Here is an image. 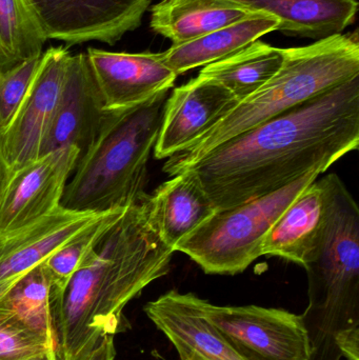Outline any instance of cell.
<instances>
[{
  "instance_id": "6da1fadb",
  "label": "cell",
  "mask_w": 359,
  "mask_h": 360,
  "mask_svg": "<svg viewBox=\"0 0 359 360\" xmlns=\"http://www.w3.org/2000/svg\"><path fill=\"white\" fill-rule=\"evenodd\" d=\"M358 147L359 75L221 143L183 172H193L225 210L318 167L328 170Z\"/></svg>"
},
{
  "instance_id": "7a4b0ae2",
  "label": "cell",
  "mask_w": 359,
  "mask_h": 360,
  "mask_svg": "<svg viewBox=\"0 0 359 360\" xmlns=\"http://www.w3.org/2000/svg\"><path fill=\"white\" fill-rule=\"evenodd\" d=\"M173 254L152 219L150 194L126 207L65 289L50 290L57 360H86L103 340L126 331V304L168 274Z\"/></svg>"
},
{
  "instance_id": "3957f363",
  "label": "cell",
  "mask_w": 359,
  "mask_h": 360,
  "mask_svg": "<svg viewBox=\"0 0 359 360\" xmlns=\"http://www.w3.org/2000/svg\"><path fill=\"white\" fill-rule=\"evenodd\" d=\"M358 75V33L284 49V63L278 74L240 101L189 149L169 158L164 171L174 176L221 143Z\"/></svg>"
},
{
  "instance_id": "277c9868",
  "label": "cell",
  "mask_w": 359,
  "mask_h": 360,
  "mask_svg": "<svg viewBox=\"0 0 359 360\" xmlns=\"http://www.w3.org/2000/svg\"><path fill=\"white\" fill-rule=\"evenodd\" d=\"M170 91L133 109L111 112L92 145L80 154L61 207L105 213L126 209L148 194V165Z\"/></svg>"
},
{
  "instance_id": "5b68a950",
  "label": "cell",
  "mask_w": 359,
  "mask_h": 360,
  "mask_svg": "<svg viewBox=\"0 0 359 360\" xmlns=\"http://www.w3.org/2000/svg\"><path fill=\"white\" fill-rule=\"evenodd\" d=\"M326 184L327 218L320 245L303 268L309 306L301 315L315 359L339 355L337 335L359 328V209L339 175Z\"/></svg>"
},
{
  "instance_id": "8992f818",
  "label": "cell",
  "mask_w": 359,
  "mask_h": 360,
  "mask_svg": "<svg viewBox=\"0 0 359 360\" xmlns=\"http://www.w3.org/2000/svg\"><path fill=\"white\" fill-rule=\"evenodd\" d=\"M327 169H313L280 190L229 209L217 210L175 248L207 274L235 275L263 256V243L292 201Z\"/></svg>"
},
{
  "instance_id": "52a82bcc",
  "label": "cell",
  "mask_w": 359,
  "mask_h": 360,
  "mask_svg": "<svg viewBox=\"0 0 359 360\" xmlns=\"http://www.w3.org/2000/svg\"><path fill=\"white\" fill-rule=\"evenodd\" d=\"M204 316L244 360H310L301 315L259 306H216L197 298Z\"/></svg>"
},
{
  "instance_id": "ba28073f",
  "label": "cell",
  "mask_w": 359,
  "mask_h": 360,
  "mask_svg": "<svg viewBox=\"0 0 359 360\" xmlns=\"http://www.w3.org/2000/svg\"><path fill=\"white\" fill-rule=\"evenodd\" d=\"M152 0H25L46 39L114 46L143 21Z\"/></svg>"
},
{
  "instance_id": "9c48e42d",
  "label": "cell",
  "mask_w": 359,
  "mask_h": 360,
  "mask_svg": "<svg viewBox=\"0 0 359 360\" xmlns=\"http://www.w3.org/2000/svg\"><path fill=\"white\" fill-rule=\"evenodd\" d=\"M71 55L63 46L44 51L22 105L0 135V154L11 173L41 155L60 101Z\"/></svg>"
},
{
  "instance_id": "30bf717a",
  "label": "cell",
  "mask_w": 359,
  "mask_h": 360,
  "mask_svg": "<svg viewBox=\"0 0 359 360\" xmlns=\"http://www.w3.org/2000/svg\"><path fill=\"white\" fill-rule=\"evenodd\" d=\"M80 151L63 148L11 173L0 196V235L33 224L60 207Z\"/></svg>"
},
{
  "instance_id": "8fae6325",
  "label": "cell",
  "mask_w": 359,
  "mask_h": 360,
  "mask_svg": "<svg viewBox=\"0 0 359 360\" xmlns=\"http://www.w3.org/2000/svg\"><path fill=\"white\" fill-rule=\"evenodd\" d=\"M89 63L107 112L143 105L174 86L177 75L164 63L162 53L109 52L89 48Z\"/></svg>"
},
{
  "instance_id": "7c38bea8",
  "label": "cell",
  "mask_w": 359,
  "mask_h": 360,
  "mask_svg": "<svg viewBox=\"0 0 359 360\" xmlns=\"http://www.w3.org/2000/svg\"><path fill=\"white\" fill-rule=\"evenodd\" d=\"M238 103L227 89L200 75L174 89L164 105L154 158L169 160L189 149Z\"/></svg>"
},
{
  "instance_id": "4fadbf2b",
  "label": "cell",
  "mask_w": 359,
  "mask_h": 360,
  "mask_svg": "<svg viewBox=\"0 0 359 360\" xmlns=\"http://www.w3.org/2000/svg\"><path fill=\"white\" fill-rule=\"evenodd\" d=\"M110 113L103 107L86 53L71 55L58 108L40 158L70 147L84 153L98 136Z\"/></svg>"
},
{
  "instance_id": "5bb4252c",
  "label": "cell",
  "mask_w": 359,
  "mask_h": 360,
  "mask_svg": "<svg viewBox=\"0 0 359 360\" xmlns=\"http://www.w3.org/2000/svg\"><path fill=\"white\" fill-rule=\"evenodd\" d=\"M197 298L172 290L148 302L143 311L174 345L181 360L190 355L204 360H244L204 316Z\"/></svg>"
},
{
  "instance_id": "9a60e30c",
  "label": "cell",
  "mask_w": 359,
  "mask_h": 360,
  "mask_svg": "<svg viewBox=\"0 0 359 360\" xmlns=\"http://www.w3.org/2000/svg\"><path fill=\"white\" fill-rule=\"evenodd\" d=\"M103 213L59 207L33 224L0 235V281L25 274L88 228Z\"/></svg>"
},
{
  "instance_id": "2e32d148",
  "label": "cell",
  "mask_w": 359,
  "mask_h": 360,
  "mask_svg": "<svg viewBox=\"0 0 359 360\" xmlns=\"http://www.w3.org/2000/svg\"><path fill=\"white\" fill-rule=\"evenodd\" d=\"M326 184L316 179L280 216L263 243V256L305 266L320 245L327 218Z\"/></svg>"
},
{
  "instance_id": "e0dca14e",
  "label": "cell",
  "mask_w": 359,
  "mask_h": 360,
  "mask_svg": "<svg viewBox=\"0 0 359 360\" xmlns=\"http://www.w3.org/2000/svg\"><path fill=\"white\" fill-rule=\"evenodd\" d=\"M150 194L151 216L162 240L176 245L216 213L217 209L191 171L179 173Z\"/></svg>"
},
{
  "instance_id": "ac0fdd59",
  "label": "cell",
  "mask_w": 359,
  "mask_h": 360,
  "mask_svg": "<svg viewBox=\"0 0 359 360\" xmlns=\"http://www.w3.org/2000/svg\"><path fill=\"white\" fill-rule=\"evenodd\" d=\"M251 13L280 20L278 31L320 40L343 34L355 21L358 0H234Z\"/></svg>"
},
{
  "instance_id": "d6986e66",
  "label": "cell",
  "mask_w": 359,
  "mask_h": 360,
  "mask_svg": "<svg viewBox=\"0 0 359 360\" xmlns=\"http://www.w3.org/2000/svg\"><path fill=\"white\" fill-rule=\"evenodd\" d=\"M278 25L280 20L276 17L263 12L253 13L237 22L195 39L173 44L168 51L162 53V59L178 76L235 54L261 36L278 31Z\"/></svg>"
},
{
  "instance_id": "ffe728a7",
  "label": "cell",
  "mask_w": 359,
  "mask_h": 360,
  "mask_svg": "<svg viewBox=\"0 0 359 360\" xmlns=\"http://www.w3.org/2000/svg\"><path fill=\"white\" fill-rule=\"evenodd\" d=\"M253 14L234 0H162L151 11V29L183 44Z\"/></svg>"
},
{
  "instance_id": "44dd1931",
  "label": "cell",
  "mask_w": 359,
  "mask_h": 360,
  "mask_svg": "<svg viewBox=\"0 0 359 360\" xmlns=\"http://www.w3.org/2000/svg\"><path fill=\"white\" fill-rule=\"evenodd\" d=\"M284 63V49L256 40L235 54L206 65L200 76L216 82L238 101L263 88Z\"/></svg>"
},
{
  "instance_id": "7402d4cb",
  "label": "cell",
  "mask_w": 359,
  "mask_h": 360,
  "mask_svg": "<svg viewBox=\"0 0 359 360\" xmlns=\"http://www.w3.org/2000/svg\"><path fill=\"white\" fill-rule=\"evenodd\" d=\"M46 40L25 0H0V74L39 58Z\"/></svg>"
},
{
  "instance_id": "603a6c76",
  "label": "cell",
  "mask_w": 359,
  "mask_h": 360,
  "mask_svg": "<svg viewBox=\"0 0 359 360\" xmlns=\"http://www.w3.org/2000/svg\"><path fill=\"white\" fill-rule=\"evenodd\" d=\"M126 209L112 210L98 218L79 234L55 251L42 262L50 275L51 290L61 293L74 273L96 251L105 235L124 215Z\"/></svg>"
},
{
  "instance_id": "cb8c5ba5",
  "label": "cell",
  "mask_w": 359,
  "mask_h": 360,
  "mask_svg": "<svg viewBox=\"0 0 359 360\" xmlns=\"http://www.w3.org/2000/svg\"><path fill=\"white\" fill-rule=\"evenodd\" d=\"M50 290V275L41 264L25 273L0 300V304L12 311L27 327L54 342Z\"/></svg>"
},
{
  "instance_id": "d4e9b609",
  "label": "cell",
  "mask_w": 359,
  "mask_h": 360,
  "mask_svg": "<svg viewBox=\"0 0 359 360\" xmlns=\"http://www.w3.org/2000/svg\"><path fill=\"white\" fill-rule=\"evenodd\" d=\"M55 350L54 342L0 304V360H27Z\"/></svg>"
},
{
  "instance_id": "484cf974",
  "label": "cell",
  "mask_w": 359,
  "mask_h": 360,
  "mask_svg": "<svg viewBox=\"0 0 359 360\" xmlns=\"http://www.w3.org/2000/svg\"><path fill=\"white\" fill-rule=\"evenodd\" d=\"M40 57L0 74V135L10 126L22 105L39 65Z\"/></svg>"
},
{
  "instance_id": "4316f807",
  "label": "cell",
  "mask_w": 359,
  "mask_h": 360,
  "mask_svg": "<svg viewBox=\"0 0 359 360\" xmlns=\"http://www.w3.org/2000/svg\"><path fill=\"white\" fill-rule=\"evenodd\" d=\"M10 176V169L6 166V162H4L1 154H0V196H1L2 192H4V188H6Z\"/></svg>"
},
{
  "instance_id": "83f0119b",
  "label": "cell",
  "mask_w": 359,
  "mask_h": 360,
  "mask_svg": "<svg viewBox=\"0 0 359 360\" xmlns=\"http://www.w3.org/2000/svg\"><path fill=\"white\" fill-rule=\"evenodd\" d=\"M23 275H19V276L14 277V278L6 279V281H0V300L6 295L8 291L14 287L15 283L23 276Z\"/></svg>"
},
{
  "instance_id": "f1b7e54d",
  "label": "cell",
  "mask_w": 359,
  "mask_h": 360,
  "mask_svg": "<svg viewBox=\"0 0 359 360\" xmlns=\"http://www.w3.org/2000/svg\"><path fill=\"white\" fill-rule=\"evenodd\" d=\"M27 360H57L56 359V353H55V350L48 351L46 354L40 355V356L33 357V359H30Z\"/></svg>"
},
{
  "instance_id": "f546056e",
  "label": "cell",
  "mask_w": 359,
  "mask_h": 360,
  "mask_svg": "<svg viewBox=\"0 0 359 360\" xmlns=\"http://www.w3.org/2000/svg\"><path fill=\"white\" fill-rule=\"evenodd\" d=\"M183 360H204L200 359V357L195 356V355H190V356L185 357V359Z\"/></svg>"
}]
</instances>
